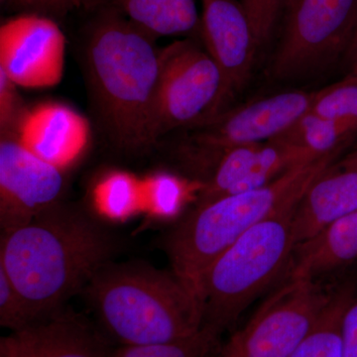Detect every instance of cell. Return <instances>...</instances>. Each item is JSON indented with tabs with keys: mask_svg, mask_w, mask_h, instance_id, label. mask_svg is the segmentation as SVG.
Instances as JSON below:
<instances>
[{
	"mask_svg": "<svg viewBox=\"0 0 357 357\" xmlns=\"http://www.w3.org/2000/svg\"><path fill=\"white\" fill-rule=\"evenodd\" d=\"M220 333L213 328H203L190 337L141 345H117L110 349V357H213L218 349Z\"/></svg>",
	"mask_w": 357,
	"mask_h": 357,
	"instance_id": "obj_21",
	"label": "cell"
},
{
	"mask_svg": "<svg viewBox=\"0 0 357 357\" xmlns=\"http://www.w3.org/2000/svg\"><path fill=\"white\" fill-rule=\"evenodd\" d=\"M356 294V279L331 291L318 321L290 357H342V321Z\"/></svg>",
	"mask_w": 357,
	"mask_h": 357,
	"instance_id": "obj_18",
	"label": "cell"
},
{
	"mask_svg": "<svg viewBox=\"0 0 357 357\" xmlns=\"http://www.w3.org/2000/svg\"><path fill=\"white\" fill-rule=\"evenodd\" d=\"M203 182H189L168 173H157L145 181L143 194L155 215L163 218H173L181 211L192 195L199 194Z\"/></svg>",
	"mask_w": 357,
	"mask_h": 357,
	"instance_id": "obj_22",
	"label": "cell"
},
{
	"mask_svg": "<svg viewBox=\"0 0 357 357\" xmlns=\"http://www.w3.org/2000/svg\"><path fill=\"white\" fill-rule=\"evenodd\" d=\"M345 159L349 160V161H351V163L357 166V148L354 151H352L351 154H349V156H347Z\"/></svg>",
	"mask_w": 357,
	"mask_h": 357,
	"instance_id": "obj_31",
	"label": "cell"
},
{
	"mask_svg": "<svg viewBox=\"0 0 357 357\" xmlns=\"http://www.w3.org/2000/svg\"><path fill=\"white\" fill-rule=\"evenodd\" d=\"M202 6L199 25L204 49L222 76V93L213 114L217 115L229 109L245 86L259 45L239 0H202Z\"/></svg>",
	"mask_w": 357,
	"mask_h": 357,
	"instance_id": "obj_12",
	"label": "cell"
},
{
	"mask_svg": "<svg viewBox=\"0 0 357 357\" xmlns=\"http://www.w3.org/2000/svg\"><path fill=\"white\" fill-rule=\"evenodd\" d=\"M337 156L296 167L259 189L196 206L166 237L164 248L172 271L201 298L202 279L218 256L251 227L297 203Z\"/></svg>",
	"mask_w": 357,
	"mask_h": 357,
	"instance_id": "obj_4",
	"label": "cell"
},
{
	"mask_svg": "<svg viewBox=\"0 0 357 357\" xmlns=\"http://www.w3.org/2000/svg\"><path fill=\"white\" fill-rule=\"evenodd\" d=\"M314 93L285 91L260 98L190 126L185 154L202 165L215 167L225 152L273 139L306 114Z\"/></svg>",
	"mask_w": 357,
	"mask_h": 357,
	"instance_id": "obj_9",
	"label": "cell"
},
{
	"mask_svg": "<svg viewBox=\"0 0 357 357\" xmlns=\"http://www.w3.org/2000/svg\"><path fill=\"white\" fill-rule=\"evenodd\" d=\"M93 195L96 204L107 217L124 218L138 208L143 189L130 174L114 172L96 185Z\"/></svg>",
	"mask_w": 357,
	"mask_h": 357,
	"instance_id": "obj_23",
	"label": "cell"
},
{
	"mask_svg": "<svg viewBox=\"0 0 357 357\" xmlns=\"http://www.w3.org/2000/svg\"><path fill=\"white\" fill-rule=\"evenodd\" d=\"M287 279L316 280L357 260V211L326 227L294 251Z\"/></svg>",
	"mask_w": 357,
	"mask_h": 357,
	"instance_id": "obj_16",
	"label": "cell"
},
{
	"mask_svg": "<svg viewBox=\"0 0 357 357\" xmlns=\"http://www.w3.org/2000/svg\"><path fill=\"white\" fill-rule=\"evenodd\" d=\"M65 188L62 169L39 158L15 135L0 140V227H22L61 202Z\"/></svg>",
	"mask_w": 357,
	"mask_h": 357,
	"instance_id": "obj_10",
	"label": "cell"
},
{
	"mask_svg": "<svg viewBox=\"0 0 357 357\" xmlns=\"http://www.w3.org/2000/svg\"><path fill=\"white\" fill-rule=\"evenodd\" d=\"M110 349L100 328L65 307L0 340L1 357H110Z\"/></svg>",
	"mask_w": 357,
	"mask_h": 357,
	"instance_id": "obj_13",
	"label": "cell"
},
{
	"mask_svg": "<svg viewBox=\"0 0 357 357\" xmlns=\"http://www.w3.org/2000/svg\"><path fill=\"white\" fill-rule=\"evenodd\" d=\"M309 112L357 126V74L347 75L342 81L314 91Z\"/></svg>",
	"mask_w": 357,
	"mask_h": 357,
	"instance_id": "obj_24",
	"label": "cell"
},
{
	"mask_svg": "<svg viewBox=\"0 0 357 357\" xmlns=\"http://www.w3.org/2000/svg\"><path fill=\"white\" fill-rule=\"evenodd\" d=\"M0 357H1V356H0Z\"/></svg>",
	"mask_w": 357,
	"mask_h": 357,
	"instance_id": "obj_32",
	"label": "cell"
},
{
	"mask_svg": "<svg viewBox=\"0 0 357 357\" xmlns=\"http://www.w3.org/2000/svg\"><path fill=\"white\" fill-rule=\"evenodd\" d=\"M357 24V0H295L271 65L272 76H312L344 57Z\"/></svg>",
	"mask_w": 357,
	"mask_h": 357,
	"instance_id": "obj_6",
	"label": "cell"
},
{
	"mask_svg": "<svg viewBox=\"0 0 357 357\" xmlns=\"http://www.w3.org/2000/svg\"><path fill=\"white\" fill-rule=\"evenodd\" d=\"M222 89L217 64L192 40L176 41L159 53L155 93V143L175 129L190 128L215 114Z\"/></svg>",
	"mask_w": 357,
	"mask_h": 357,
	"instance_id": "obj_7",
	"label": "cell"
},
{
	"mask_svg": "<svg viewBox=\"0 0 357 357\" xmlns=\"http://www.w3.org/2000/svg\"><path fill=\"white\" fill-rule=\"evenodd\" d=\"M3 3L14 7L27 9L32 13L55 14V15H65V14L79 8L86 0H1Z\"/></svg>",
	"mask_w": 357,
	"mask_h": 357,
	"instance_id": "obj_28",
	"label": "cell"
},
{
	"mask_svg": "<svg viewBox=\"0 0 357 357\" xmlns=\"http://www.w3.org/2000/svg\"><path fill=\"white\" fill-rule=\"evenodd\" d=\"M357 211V166L347 159L331 165L301 197L293 215L296 248Z\"/></svg>",
	"mask_w": 357,
	"mask_h": 357,
	"instance_id": "obj_15",
	"label": "cell"
},
{
	"mask_svg": "<svg viewBox=\"0 0 357 357\" xmlns=\"http://www.w3.org/2000/svg\"><path fill=\"white\" fill-rule=\"evenodd\" d=\"M13 135L32 153L63 170L83 153L91 126L69 105L47 102L25 109Z\"/></svg>",
	"mask_w": 357,
	"mask_h": 357,
	"instance_id": "obj_14",
	"label": "cell"
},
{
	"mask_svg": "<svg viewBox=\"0 0 357 357\" xmlns=\"http://www.w3.org/2000/svg\"><path fill=\"white\" fill-rule=\"evenodd\" d=\"M154 37L117 10L96 21L84 51L86 77L105 133L116 149L139 153L155 144L159 77Z\"/></svg>",
	"mask_w": 357,
	"mask_h": 357,
	"instance_id": "obj_2",
	"label": "cell"
},
{
	"mask_svg": "<svg viewBox=\"0 0 357 357\" xmlns=\"http://www.w3.org/2000/svg\"><path fill=\"white\" fill-rule=\"evenodd\" d=\"M66 37L48 16L27 13L0 27V70L17 86H57L65 70Z\"/></svg>",
	"mask_w": 357,
	"mask_h": 357,
	"instance_id": "obj_11",
	"label": "cell"
},
{
	"mask_svg": "<svg viewBox=\"0 0 357 357\" xmlns=\"http://www.w3.org/2000/svg\"><path fill=\"white\" fill-rule=\"evenodd\" d=\"M248 14L257 43L266 44L283 9L290 8L295 0H239Z\"/></svg>",
	"mask_w": 357,
	"mask_h": 357,
	"instance_id": "obj_26",
	"label": "cell"
},
{
	"mask_svg": "<svg viewBox=\"0 0 357 357\" xmlns=\"http://www.w3.org/2000/svg\"><path fill=\"white\" fill-rule=\"evenodd\" d=\"M261 144L243 145L225 152L213 167L210 178L204 182L196 206L229 196L232 189L252 170Z\"/></svg>",
	"mask_w": 357,
	"mask_h": 357,
	"instance_id": "obj_20",
	"label": "cell"
},
{
	"mask_svg": "<svg viewBox=\"0 0 357 357\" xmlns=\"http://www.w3.org/2000/svg\"><path fill=\"white\" fill-rule=\"evenodd\" d=\"M342 357H357V294L342 321Z\"/></svg>",
	"mask_w": 357,
	"mask_h": 357,
	"instance_id": "obj_29",
	"label": "cell"
},
{
	"mask_svg": "<svg viewBox=\"0 0 357 357\" xmlns=\"http://www.w3.org/2000/svg\"><path fill=\"white\" fill-rule=\"evenodd\" d=\"M115 6L154 38L185 34L199 24L196 0H115Z\"/></svg>",
	"mask_w": 357,
	"mask_h": 357,
	"instance_id": "obj_17",
	"label": "cell"
},
{
	"mask_svg": "<svg viewBox=\"0 0 357 357\" xmlns=\"http://www.w3.org/2000/svg\"><path fill=\"white\" fill-rule=\"evenodd\" d=\"M342 61L347 75L357 74V24Z\"/></svg>",
	"mask_w": 357,
	"mask_h": 357,
	"instance_id": "obj_30",
	"label": "cell"
},
{
	"mask_svg": "<svg viewBox=\"0 0 357 357\" xmlns=\"http://www.w3.org/2000/svg\"><path fill=\"white\" fill-rule=\"evenodd\" d=\"M105 337L119 345L190 337L204 326L201 298L175 272L107 263L84 292Z\"/></svg>",
	"mask_w": 357,
	"mask_h": 357,
	"instance_id": "obj_3",
	"label": "cell"
},
{
	"mask_svg": "<svg viewBox=\"0 0 357 357\" xmlns=\"http://www.w3.org/2000/svg\"><path fill=\"white\" fill-rule=\"evenodd\" d=\"M356 133V124L333 121L307 110L273 139L302 148L316 158H321L340 154Z\"/></svg>",
	"mask_w": 357,
	"mask_h": 357,
	"instance_id": "obj_19",
	"label": "cell"
},
{
	"mask_svg": "<svg viewBox=\"0 0 357 357\" xmlns=\"http://www.w3.org/2000/svg\"><path fill=\"white\" fill-rule=\"evenodd\" d=\"M119 248L93 213L61 201L22 227L1 232L0 267L24 299L32 324L83 293Z\"/></svg>",
	"mask_w": 357,
	"mask_h": 357,
	"instance_id": "obj_1",
	"label": "cell"
},
{
	"mask_svg": "<svg viewBox=\"0 0 357 357\" xmlns=\"http://www.w3.org/2000/svg\"><path fill=\"white\" fill-rule=\"evenodd\" d=\"M298 202L244 232L208 267L199 287L204 326L222 335L288 268L296 248L292 222Z\"/></svg>",
	"mask_w": 357,
	"mask_h": 357,
	"instance_id": "obj_5",
	"label": "cell"
},
{
	"mask_svg": "<svg viewBox=\"0 0 357 357\" xmlns=\"http://www.w3.org/2000/svg\"><path fill=\"white\" fill-rule=\"evenodd\" d=\"M31 324L24 299L0 267V326L11 332H17Z\"/></svg>",
	"mask_w": 357,
	"mask_h": 357,
	"instance_id": "obj_25",
	"label": "cell"
},
{
	"mask_svg": "<svg viewBox=\"0 0 357 357\" xmlns=\"http://www.w3.org/2000/svg\"><path fill=\"white\" fill-rule=\"evenodd\" d=\"M18 86L0 70V128L1 135L14 134L24 114Z\"/></svg>",
	"mask_w": 357,
	"mask_h": 357,
	"instance_id": "obj_27",
	"label": "cell"
},
{
	"mask_svg": "<svg viewBox=\"0 0 357 357\" xmlns=\"http://www.w3.org/2000/svg\"><path fill=\"white\" fill-rule=\"evenodd\" d=\"M330 295L316 280L286 279L213 357H290Z\"/></svg>",
	"mask_w": 357,
	"mask_h": 357,
	"instance_id": "obj_8",
	"label": "cell"
}]
</instances>
